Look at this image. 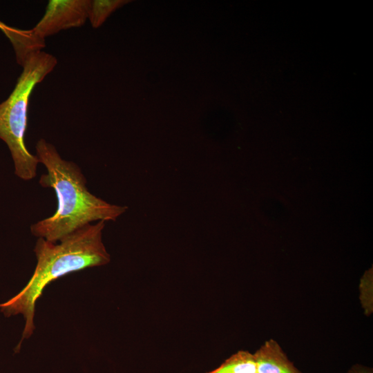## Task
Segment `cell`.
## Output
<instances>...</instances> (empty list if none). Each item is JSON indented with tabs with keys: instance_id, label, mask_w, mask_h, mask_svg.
<instances>
[{
	"instance_id": "obj_1",
	"label": "cell",
	"mask_w": 373,
	"mask_h": 373,
	"mask_svg": "<svg viewBox=\"0 0 373 373\" xmlns=\"http://www.w3.org/2000/svg\"><path fill=\"white\" fill-rule=\"evenodd\" d=\"M35 149L39 163L46 169L39 183L54 189L57 207L53 215L30 226L33 236L56 243L93 222L115 221L126 211V207L108 203L92 194L79 166L64 160L54 145L41 138Z\"/></svg>"
},
{
	"instance_id": "obj_2",
	"label": "cell",
	"mask_w": 373,
	"mask_h": 373,
	"mask_svg": "<svg viewBox=\"0 0 373 373\" xmlns=\"http://www.w3.org/2000/svg\"><path fill=\"white\" fill-rule=\"evenodd\" d=\"M104 227L103 220L86 224L64 237L59 243L38 238L34 248L37 265L32 277L17 294L0 303V312L6 316H23L25 325L17 349L35 329V305L47 285L70 273L110 262V255L102 241Z\"/></svg>"
},
{
	"instance_id": "obj_3",
	"label": "cell",
	"mask_w": 373,
	"mask_h": 373,
	"mask_svg": "<svg viewBox=\"0 0 373 373\" xmlns=\"http://www.w3.org/2000/svg\"><path fill=\"white\" fill-rule=\"evenodd\" d=\"M57 64V58L43 50L31 55L22 65L15 88L0 104V139L10 151L15 175L23 180L36 176L39 163L37 156L30 153L25 144L29 99L36 85Z\"/></svg>"
},
{
	"instance_id": "obj_4",
	"label": "cell",
	"mask_w": 373,
	"mask_h": 373,
	"mask_svg": "<svg viewBox=\"0 0 373 373\" xmlns=\"http://www.w3.org/2000/svg\"><path fill=\"white\" fill-rule=\"evenodd\" d=\"M90 0H50L45 13L32 28L40 37L82 26L88 19Z\"/></svg>"
},
{
	"instance_id": "obj_5",
	"label": "cell",
	"mask_w": 373,
	"mask_h": 373,
	"mask_svg": "<svg viewBox=\"0 0 373 373\" xmlns=\"http://www.w3.org/2000/svg\"><path fill=\"white\" fill-rule=\"evenodd\" d=\"M254 356L256 373H301L273 339L267 341Z\"/></svg>"
},
{
	"instance_id": "obj_6",
	"label": "cell",
	"mask_w": 373,
	"mask_h": 373,
	"mask_svg": "<svg viewBox=\"0 0 373 373\" xmlns=\"http://www.w3.org/2000/svg\"><path fill=\"white\" fill-rule=\"evenodd\" d=\"M207 373H256L254 354L244 350L238 351L218 367Z\"/></svg>"
},
{
	"instance_id": "obj_7",
	"label": "cell",
	"mask_w": 373,
	"mask_h": 373,
	"mask_svg": "<svg viewBox=\"0 0 373 373\" xmlns=\"http://www.w3.org/2000/svg\"><path fill=\"white\" fill-rule=\"evenodd\" d=\"M129 2V0H90L88 19L93 28H97L113 12Z\"/></svg>"
},
{
	"instance_id": "obj_8",
	"label": "cell",
	"mask_w": 373,
	"mask_h": 373,
	"mask_svg": "<svg viewBox=\"0 0 373 373\" xmlns=\"http://www.w3.org/2000/svg\"><path fill=\"white\" fill-rule=\"evenodd\" d=\"M347 373H372V372L361 366L356 365L350 369Z\"/></svg>"
},
{
	"instance_id": "obj_9",
	"label": "cell",
	"mask_w": 373,
	"mask_h": 373,
	"mask_svg": "<svg viewBox=\"0 0 373 373\" xmlns=\"http://www.w3.org/2000/svg\"><path fill=\"white\" fill-rule=\"evenodd\" d=\"M1 21H0V23H1Z\"/></svg>"
}]
</instances>
